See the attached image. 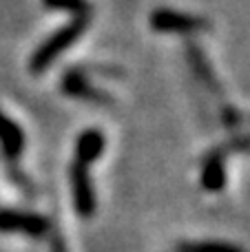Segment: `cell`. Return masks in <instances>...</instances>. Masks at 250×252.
Masks as SVG:
<instances>
[{"mask_svg":"<svg viewBox=\"0 0 250 252\" xmlns=\"http://www.w3.org/2000/svg\"><path fill=\"white\" fill-rule=\"evenodd\" d=\"M89 20H91V16H75L69 25H64L62 29H58L53 35H49V38L33 51L31 62H29V69L33 71V73H42V71H47L49 66L56 62V58L60 56V53H64L71 44L78 42V38L87 31Z\"/></svg>","mask_w":250,"mask_h":252,"instance_id":"1","label":"cell"},{"mask_svg":"<svg viewBox=\"0 0 250 252\" xmlns=\"http://www.w3.org/2000/svg\"><path fill=\"white\" fill-rule=\"evenodd\" d=\"M221 151V155H228V153L233 151H248L250 153V135H237V137H233L230 142H226L224 146H217Z\"/></svg>","mask_w":250,"mask_h":252,"instance_id":"12","label":"cell"},{"mask_svg":"<svg viewBox=\"0 0 250 252\" xmlns=\"http://www.w3.org/2000/svg\"><path fill=\"white\" fill-rule=\"evenodd\" d=\"M175 252H246L239 246L226 244V241H182Z\"/></svg>","mask_w":250,"mask_h":252,"instance_id":"10","label":"cell"},{"mask_svg":"<svg viewBox=\"0 0 250 252\" xmlns=\"http://www.w3.org/2000/svg\"><path fill=\"white\" fill-rule=\"evenodd\" d=\"M151 29L157 33H182V35H190V33H199V31H208L211 22L206 18L193 16V13H184V11H173V9H155L151 13Z\"/></svg>","mask_w":250,"mask_h":252,"instance_id":"2","label":"cell"},{"mask_svg":"<svg viewBox=\"0 0 250 252\" xmlns=\"http://www.w3.org/2000/svg\"><path fill=\"white\" fill-rule=\"evenodd\" d=\"M49 221L40 215L18 213V210H0V232H22L33 239H42L49 232Z\"/></svg>","mask_w":250,"mask_h":252,"instance_id":"4","label":"cell"},{"mask_svg":"<svg viewBox=\"0 0 250 252\" xmlns=\"http://www.w3.org/2000/svg\"><path fill=\"white\" fill-rule=\"evenodd\" d=\"M69 182H71V195H73L75 213L82 219H91L97 210V201L91 186V177H89V166L73 159L69 168Z\"/></svg>","mask_w":250,"mask_h":252,"instance_id":"3","label":"cell"},{"mask_svg":"<svg viewBox=\"0 0 250 252\" xmlns=\"http://www.w3.org/2000/svg\"><path fill=\"white\" fill-rule=\"evenodd\" d=\"M188 60H190V69L195 71V75L199 78V82H202L211 93L221 95V87L217 84L215 73H213V69H211V64H208V60H206V56H204L202 49H197L195 44H190L188 47Z\"/></svg>","mask_w":250,"mask_h":252,"instance_id":"9","label":"cell"},{"mask_svg":"<svg viewBox=\"0 0 250 252\" xmlns=\"http://www.w3.org/2000/svg\"><path fill=\"white\" fill-rule=\"evenodd\" d=\"M0 146L9 159H16L25 146V135H22L20 126L2 113H0Z\"/></svg>","mask_w":250,"mask_h":252,"instance_id":"8","label":"cell"},{"mask_svg":"<svg viewBox=\"0 0 250 252\" xmlns=\"http://www.w3.org/2000/svg\"><path fill=\"white\" fill-rule=\"evenodd\" d=\"M49 9H62V11H71L75 16H91V4L87 0H42Z\"/></svg>","mask_w":250,"mask_h":252,"instance_id":"11","label":"cell"},{"mask_svg":"<svg viewBox=\"0 0 250 252\" xmlns=\"http://www.w3.org/2000/svg\"><path fill=\"white\" fill-rule=\"evenodd\" d=\"M106 148V137L100 128H87L78 139H75V161L82 164H93L95 159H100L102 153Z\"/></svg>","mask_w":250,"mask_h":252,"instance_id":"6","label":"cell"},{"mask_svg":"<svg viewBox=\"0 0 250 252\" xmlns=\"http://www.w3.org/2000/svg\"><path fill=\"white\" fill-rule=\"evenodd\" d=\"M62 91L66 95L75 97V100H84L91 102V104H111V95L100 89H95L91 82H89V75L84 69H73L64 75L62 80Z\"/></svg>","mask_w":250,"mask_h":252,"instance_id":"5","label":"cell"},{"mask_svg":"<svg viewBox=\"0 0 250 252\" xmlns=\"http://www.w3.org/2000/svg\"><path fill=\"white\" fill-rule=\"evenodd\" d=\"M226 157L221 155L219 148L211 151L204 157V166H202V186L208 192H219L224 190L226 184V166H224Z\"/></svg>","mask_w":250,"mask_h":252,"instance_id":"7","label":"cell"}]
</instances>
